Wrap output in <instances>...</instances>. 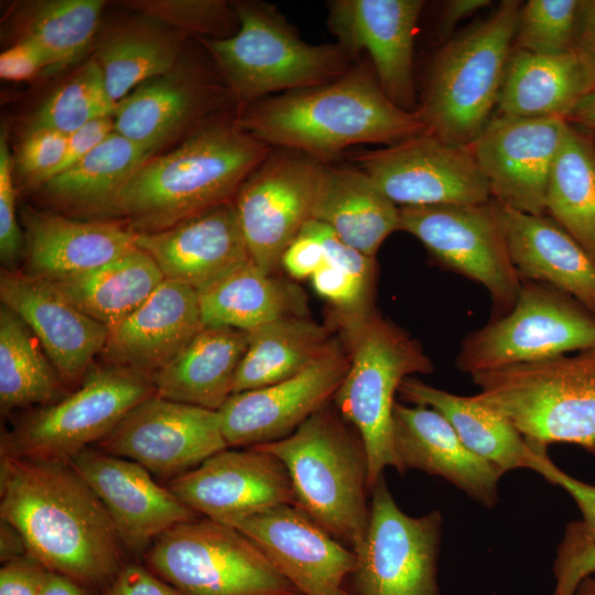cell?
<instances>
[{"label":"cell","mask_w":595,"mask_h":595,"mask_svg":"<svg viewBox=\"0 0 595 595\" xmlns=\"http://www.w3.org/2000/svg\"><path fill=\"white\" fill-rule=\"evenodd\" d=\"M0 515L50 571L95 585L121 570L115 524L69 462L1 455Z\"/></svg>","instance_id":"1"},{"label":"cell","mask_w":595,"mask_h":595,"mask_svg":"<svg viewBox=\"0 0 595 595\" xmlns=\"http://www.w3.org/2000/svg\"><path fill=\"white\" fill-rule=\"evenodd\" d=\"M236 122L269 147L322 162L351 145L389 147L428 132L415 111L398 107L386 96L368 66L353 67L320 86L258 100Z\"/></svg>","instance_id":"2"},{"label":"cell","mask_w":595,"mask_h":595,"mask_svg":"<svg viewBox=\"0 0 595 595\" xmlns=\"http://www.w3.org/2000/svg\"><path fill=\"white\" fill-rule=\"evenodd\" d=\"M271 151L236 120L209 123L170 152L149 159L123 190L117 216L136 234L166 229L232 201Z\"/></svg>","instance_id":"3"},{"label":"cell","mask_w":595,"mask_h":595,"mask_svg":"<svg viewBox=\"0 0 595 595\" xmlns=\"http://www.w3.org/2000/svg\"><path fill=\"white\" fill-rule=\"evenodd\" d=\"M336 411L327 404L289 436L256 447L285 465L296 506L355 552L370 520L368 461L359 434Z\"/></svg>","instance_id":"4"},{"label":"cell","mask_w":595,"mask_h":595,"mask_svg":"<svg viewBox=\"0 0 595 595\" xmlns=\"http://www.w3.org/2000/svg\"><path fill=\"white\" fill-rule=\"evenodd\" d=\"M334 323L349 367L333 401L365 445L371 491L387 467H399L393 446L396 393L405 378L432 372L433 364L419 342L375 311L334 315Z\"/></svg>","instance_id":"5"},{"label":"cell","mask_w":595,"mask_h":595,"mask_svg":"<svg viewBox=\"0 0 595 595\" xmlns=\"http://www.w3.org/2000/svg\"><path fill=\"white\" fill-rule=\"evenodd\" d=\"M470 377L474 396L536 450L570 443L595 455V348Z\"/></svg>","instance_id":"6"},{"label":"cell","mask_w":595,"mask_h":595,"mask_svg":"<svg viewBox=\"0 0 595 595\" xmlns=\"http://www.w3.org/2000/svg\"><path fill=\"white\" fill-rule=\"evenodd\" d=\"M521 4L501 1L437 52L415 110L428 132L461 145L480 134L497 107Z\"/></svg>","instance_id":"7"},{"label":"cell","mask_w":595,"mask_h":595,"mask_svg":"<svg viewBox=\"0 0 595 595\" xmlns=\"http://www.w3.org/2000/svg\"><path fill=\"white\" fill-rule=\"evenodd\" d=\"M239 28L221 39L202 37L234 96L247 106L286 91L320 86L345 75L351 56L337 43L304 42L270 4H232Z\"/></svg>","instance_id":"8"},{"label":"cell","mask_w":595,"mask_h":595,"mask_svg":"<svg viewBox=\"0 0 595 595\" xmlns=\"http://www.w3.org/2000/svg\"><path fill=\"white\" fill-rule=\"evenodd\" d=\"M145 561L180 595H302L251 539L208 518L159 536Z\"/></svg>","instance_id":"9"},{"label":"cell","mask_w":595,"mask_h":595,"mask_svg":"<svg viewBox=\"0 0 595 595\" xmlns=\"http://www.w3.org/2000/svg\"><path fill=\"white\" fill-rule=\"evenodd\" d=\"M153 394L152 382L136 371L106 364L91 368L73 392L6 432L1 455L68 463Z\"/></svg>","instance_id":"10"},{"label":"cell","mask_w":595,"mask_h":595,"mask_svg":"<svg viewBox=\"0 0 595 595\" xmlns=\"http://www.w3.org/2000/svg\"><path fill=\"white\" fill-rule=\"evenodd\" d=\"M595 348V316L569 294L521 281L515 306L468 334L456 357L459 370L479 371Z\"/></svg>","instance_id":"11"},{"label":"cell","mask_w":595,"mask_h":595,"mask_svg":"<svg viewBox=\"0 0 595 595\" xmlns=\"http://www.w3.org/2000/svg\"><path fill=\"white\" fill-rule=\"evenodd\" d=\"M370 520L347 595H443L439 584L443 517L409 516L382 475L370 491Z\"/></svg>","instance_id":"12"},{"label":"cell","mask_w":595,"mask_h":595,"mask_svg":"<svg viewBox=\"0 0 595 595\" xmlns=\"http://www.w3.org/2000/svg\"><path fill=\"white\" fill-rule=\"evenodd\" d=\"M399 213V230L418 238L444 268L486 288L493 318L511 311L521 280L494 199L477 205L400 207Z\"/></svg>","instance_id":"13"},{"label":"cell","mask_w":595,"mask_h":595,"mask_svg":"<svg viewBox=\"0 0 595 595\" xmlns=\"http://www.w3.org/2000/svg\"><path fill=\"white\" fill-rule=\"evenodd\" d=\"M324 164L289 149L270 152L234 197L250 259L273 274L288 246L312 219Z\"/></svg>","instance_id":"14"},{"label":"cell","mask_w":595,"mask_h":595,"mask_svg":"<svg viewBox=\"0 0 595 595\" xmlns=\"http://www.w3.org/2000/svg\"><path fill=\"white\" fill-rule=\"evenodd\" d=\"M382 193L401 207L490 202L489 185L469 145L430 132L357 156Z\"/></svg>","instance_id":"15"},{"label":"cell","mask_w":595,"mask_h":595,"mask_svg":"<svg viewBox=\"0 0 595 595\" xmlns=\"http://www.w3.org/2000/svg\"><path fill=\"white\" fill-rule=\"evenodd\" d=\"M96 446L173 478L228 447L218 411L158 394L132 408Z\"/></svg>","instance_id":"16"},{"label":"cell","mask_w":595,"mask_h":595,"mask_svg":"<svg viewBox=\"0 0 595 595\" xmlns=\"http://www.w3.org/2000/svg\"><path fill=\"white\" fill-rule=\"evenodd\" d=\"M349 357L342 340L299 374L258 389L232 393L218 410L228 447H251L292 434L333 400Z\"/></svg>","instance_id":"17"},{"label":"cell","mask_w":595,"mask_h":595,"mask_svg":"<svg viewBox=\"0 0 595 595\" xmlns=\"http://www.w3.org/2000/svg\"><path fill=\"white\" fill-rule=\"evenodd\" d=\"M567 122L496 115L469 144L491 198L515 210L545 214L550 173Z\"/></svg>","instance_id":"18"},{"label":"cell","mask_w":595,"mask_h":595,"mask_svg":"<svg viewBox=\"0 0 595 595\" xmlns=\"http://www.w3.org/2000/svg\"><path fill=\"white\" fill-rule=\"evenodd\" d=\"M167 488L194 512L228 526L278 505L296 506L285 465L256 446L217 452Z\"/></svg>","instance_id":"19"},{"label":"cell","mask_w":595,"mask_h":595,"mask_svg":"<svg viewBox=\"0 0 595 595\" xmlns=\"http://www.w3.org/2000/svg\"><path fill=\"white\" fill-rule=\"evenodd\" d=\"M302 595H347L355 552L295 505H278L235 521Z\"/></svg>","instance_id":"20"},{"label":"cell","mask_w":595,"mask_h":595,"mask_svg":"<svg viewBox=\"0 0 595 595\" xmlns=\"http://www.w3.org/2000/svg\"><path fill=\"white\" fill-rule=\"evenodd\" d=\"M422 0H334L327 24L337 44L351 57L366 51L386 96L415 111L413 52Z\"/></svg>","instance_id":"21"},{"label":"cell","mask_w":595,"mask_h":595,"mask_svg":"<svg viewBox=\"0 0 595 595\" xmlns=\"http://www.w3.org/2000/svg\"><path fill=\"white\" fill-rule=\"evenodd\" d=\"M0 299L35 335L66 388L79 387L104 349L108 326L25 271L1 269Z\"/></svg>","instance_id":"22"},{"label":"cell","mask_w":595,"mask_h":595,"mask_svg":"<svg viewBox=\"0 0 595 595\" xmlns=\"http://www.w3.org/2000/svg\"><path fill=\"white\" fill-rule=\"evenodd\" d=\"M69 464L101 500L120 541L131 549L139 550L169 529L196 519V512L133 461L87 447Z\"/></svg>","instance_id":"23"},{"label":"cell","mask_w":595,"mask_h":595,"mask_svg":"<svg viewBox=\"0 0 595 595\" xmlns=\"http://www.w3.org/2000/svg\"><path fill=\"white\" fill-rule=\"evenodd\" d=\"M202 327L197 291L164 280L134 312L109 328L100 357L106 365L151 380Z\"/></svg>","instance_id":"24"},{"label":"cell","mask_w":595,"mask_h":595,"mask_svg":"<svg viewBox=\"0 0 595 595\" xmlns=\"http://www.w3.org/2000/svg\"><path fill=\"white\" fill-rule=\"evenodd\" d=\"M136 245L153 258L165 280L196 291L251 260L234 199L166 229L137 234Z\"/></svg>","instance_id":"25"},{"label":"cell","mask_w":595,"mask_h":595,"mask_svg":"<svg viewBox=\"0 0 595 595\" xmlns=\"http://www.w3.org/2000/svg\"><path fill=\"white\" fill-rule=\"evenodd\" d=\"M393 446L401 476L418 469L445 479L486 508L498 502L504 474L470 452L436 410L396 401Z\"/></svg>","instance_id":"26"},{"label":"cell","mask_w":595,"mask_h":595,"mask_svg":"<svg viewBox=\"0 0 595 595\" xmlns=\"http://www.w3.org/2000/svg\"><path fill=\"white\" fill-rule=\"evenodd\" d=\"M26 273L48 282L102 266L137 247V234L113 220L79 219L25 207Z\"/></svg>","instance_id":"27"},{"label":"cell","mask_w":595,"mask_h":595,"mask_svg":"<svg viewBox=\"0 0 595 595\" xmlns=\"http://www.w3.org/2000/svg\"><path fill=\"white\" fill-rule=\"evenodd\" d=\"M496 205L520 280L555 288L595 316V256L547 214Z\"/></svg>","instance_id":"28"},{"label":"cell","mask_w":595,"mask_h":595,"mask_svg":"<svg viewBox=\"0 0 595 595\" xmlns=\"http://www.w3.org/2000/svg\"><path fill=\"white\" fill-rule=\"evenodd\" d=\"M152 156L153 152L113 131L76 164L40 186L42 197L55 213L111 220L123 190Z\"/></svg>","instance_id":"29"},{"label":"cell","mask_w":595,"mask_h":595,"mask_svg":"<svg viewBox=\"0 0 595 595\" xmlns=\"http://www.w3.org/2000/svg\"><path fill=\"white\" fill-rule=\"evenodd\" d=\"M218 95L199 76L174 68L141 84L118 102L115 131L154 153L216 108Z\"/></svg>","instance_id":"30"},{"label":"cell","mask_w":595,"mask_h":595,"mask_svg":"<svg viewBox=\"0 0 595 595\" xmlns=\"http://www.w3.org/2000/svg\"><path fill=\"white\" fill-rule=\"evenodd\" d=\"M595 86V72L573 50L542 55L513 48L509 55L497 113L566 119Z\"/></svg>","instance_id":"31"},{"label":"cell","mask_w":595,"mask_h":595,"mask_svg":"<svg viewBox=\"0 0 595 595\" xmlns=\"http://www.w3.org/2000/svg\"><path fill=\"white\" fill-rule=\"evenodd\" d=\"M249 333L229 326H206L151 378L155 394L218 411L232 394L237 368Z\"/></svg>","instance_id":"32"},{"label":"cell","mask_w":595,"mask_h":595,"mask_svg":"<svg viewBox=\"0 0 595 595\" xmlns=\"http://www.w3.org/2000/svg\"><path fill=\"white\" fill-rule=\"evenodd\" d=\"M400 208L360 169L324 165L312 219L329 227L346 245L376 258L400 227Z\"/></svg>","instance_id":"33"},{"label":"cell","mask_w":595,"mask_h":595,"mask_svg":"<svg viewBox=\"0 0 595 595\" xmlns=\"http://www.w3.org/2000/svg\"><path fill=\"white\" fill-rule=\"evenodd\" d=\"M206 326L252 332L273 321L306 316V295L295 284L264 273L252 260L197 291Z\"/></svg>","instance_id":"34"},{"label":"cell","mask_w":595,"mask_h":595,"mask_svg":"<svg viewBox=\"0 0 595 595\" xmlns=\"http://www.w3.org/2000/svg\"><path fill=\"white\" fill-rule=\"evenodd\" d=\"M398 393L405 402L441 413L470 452L504 475L518 468L530 469L534 456L547 452L532 447L505 418L475 396H458L414 377L405 378Z\"/></svg>","instance_id":"35"},{"label":"cell","mask_w":595,"mask_h":595,"mask_svg":"<svg viewBox=\"0 0 595 595\" xmlns=\"http://www.w3.org/2000/svg\"><path fill=\"white\" fill-rule=\"evenodd\" d=\"M164 280L153 258L134 247L93 270L50 283L82 312L110 328L134 312Z\"/></svg>","instance_id":"36"},{"label":"cell","mask_w":595,"mask_h":595,"mask_svg":"<svg viewBox=\"0 0 595 595\" xmlns=\"http://www.w3.org/2000/svg\"><path fill=\"white\" fill-rule=\"evenodd\" d=\"M333 339L326 326L306 316L277 320L250 332L232 393L270 386L299 374L317 359Z\"/></svg>","instance_id":"37"},{"label":"cell","mask_w":595,"mask_h":595,"mask_svg":"<svg viewBox=\"0 0 595 595\" xmlns=\"http://www.w3.org/2000/svg\"><path fill=\"white\" fill-rule=\"evenodd\" d=\"M152 22L134 21L109 31L98 43L97 60L108 90L119 102L141 84L175 68L180 41Z\"/></svg>","instance_id":"38"},{"label":"cell","mask_w":595,"mask_h":595,"mask_svg":"<svg viewBox=\"0 0 595 595\" xmlns=\"http://www.w3.org/2000/svg\"><path fill=\"white\" fill-rule=\"evenodd\" d=\"M545 214L595 256V145L570 123L550 173Z\"/></svg>","instance_id":"39"},{"label":"cell","mask_w":595,"mask_h":595,"mask_svg":"<svg viewBox=\"0 0 595 595\" xmlns=\"http://www.w3.org/2000/svg\"><path fill=\"white\" fill-rule=\"evenodd\" d=\"M67 394L53 364L29 326L0 307V405L2 413L52 404Z\"/></svg>","instance_id":"40"},{"label":"cell","mask_w":595,"mask_h":595,"mask_svg":"<svg viewBox=\"0 0 595 595\" xmlns=\"http://www.w3.org/2000/svg\"><path fill=\"white\" fill-rule=\"evenodd\" d=\"M104 8L102 0L28 1L14 13V30L18 40L36 43L48 72H56L77 62L91 45Z\"/></svg>","instance_id":"41"},{"label":"cell","mask_w":595,"mask_h":595,"mask_svg":"<svg viewBox=\"0 0 595 595\" xmlns=\"http://www.w3.org/2000/svg\"><path fill=\"white\" fill-rule=\"evenodd\" d=\"M117 105L97 60L91 57L44 100L25 132L52 130L69 136L96 119L113 117Z\"/></svg>","instance_id":"42"},{"label":"cell","mask_w":595,"mask_h":595,"mask_svg":"<svg viewBox=\"0 0 595 595\" xmlns=\"http://www.w3.org/2000/svg\"><path fill=\"white\" fill-rule=\"evenodd\" d=\"M580 0H529L521 4L512 47L555 55L574 50Z\"/></svg>","instance_id":"43"},{"label":"cell","mask_w":595,"mask_h":595,"mask_svg":"<svg viewBox=\"0 0 595 595\" xmlns=\"http://www.w3.org/2000/svg\"><path fill=\"white\" fill-rule=\"evenodd\" d=\"M120 3L180 32L208 39L224 37L237 17L234 6L223 0H130Z\"/></svg>","instance_id":"44"},{"label":"cell","mask_w":595,"mask_h":595,"mask_svg":"<svg viewBox=\"0 0 595 595\" xmlns=\"http://www.w3.org/2000/svg\"><path fill=\"white\" fill-rule=\"evenodd\" d=\"M67 138L52 130L25 132L14 163L18 174L29 185H43L61 164Z\"/></svg>","instance_id":"45"},{"label":"cell","mask_w":595,"mask_h":595,"mask_svg":"<svg viewBox=\"0 0 595 595\" xmlns=\"http://www.w3.org/2000/svg\"><path fill=\"white\" fill-rule=\"evenodd\" d=\"M13 166L8 136L2 130L0 136V259L3 268L9 270H15L24 241L15 214Z\"/></svg>","instance_id":"46"},{"label":"cell","mask_w":595,"mask_h":595,"mask_svg":"<svg viewBox=\"0 0 595 595\" xmlns=\"http://www.w3.org/2000/svg\"><path fill=\"white\" fill-rule=\"evenodd\" d=\"M530 469L561 487L578 507L582 519L569 522L565 530L582 540L595 541V486L559 468L547 453L537 454Z\"/></svg>","instance_id":"47"},{"label":"cell","mask_w":595,"mask_h":595,"mask_svg":"<svg viewBox=\"0 0 595 595\" xmlns=\"http://www.w3.org/2000/svg\"><path fill=\"white\" fill-rule=\"evenodd\" d=\"M552 595H574L578 584L595 573V541L582 540L564 530L553 561Z\"/></svg>","instance_id":"48"},{"label":"cell","mask_w":595,"mask_h":595,"mask_svg":"<svg viewBox=\"0 0 595 595\" xmlns=\"http://www.w3.org/2000/svg\"><path fill=\"white\" fill-rule=\"evenodd\" d=\"M47 72L46 55L33 41L18 40L0 55V77L4 80H28Z\"/></svg>","instance_id":"49"},{"label":"cell","mask_w":595,"mask_h":595,"mask_svg":"<svg viewBox=\"0 0 595 595\" xmlns=\"http://www.w3.org/2000/svg\"><path fill=\"white\" fill-rule=\"evenodd\" d=\"M47 569L30 554L4 562L0 595H40Z\"/></svg>","instance_id":"50"},{"label":"cell","mask_w":595,"mask_h":595,"mask_svg":"<svg viewBox=\"0 0 595 595\" xmlns=\"http://www.w3.org/2000/svg\"><path fill=\"white\" fill-rule=\"evenodd\" d=\"M325 262L326 257L320 240L301 230L284 250L280 264L294 279H311Z\"/></svg>","instance_id":"51"},{"label":"cell","mask_w":595,"mask_h":595,"mask_svg":"<svg viewBox=\"0 0 595 595\" xmlns=\"http://www.w3.org/2000/svg\"><path fill=\"white\" fill-rule=\"evenodd\" d=\"M113 131V117H105L96 119L71 133L67 138L63 160L52 177L76 164Z\"/></svg>","instance_id":"52"},{"label":"cell","mask_w":595,"mask_h":595,"mask_svg":"<svg viewBox=\"0 0 595 595\" xmlns=\"http://www.w3.org/2000/svg\"><path fill=\"white\" fill-rule=\"evenodd\" d=\"M107 595H180L150 570L126 565L112 580Z\"/></svg>","instance_id":"53"},{"label":"cell","mask_w":595,"mask_h":595,"mask_svg":"<svg viewBox=\"0 0 595 595\" xmlns=\"http://www.w3.org/2000/svg\"><path fill=\"white\" fill-rule=\"evenodd\" d=\"M574 51L595 72V0H580Z\"/></svg>","instance_id":"54"},{"label":"cell","mask_w":595,"mask_h":595,"mask_svg":"<svg viewBox=\"0 0 595 595\" xmlns=\"http://www.w3.org/2000/svg\"><path fill=\"white\" fill-rule=\"evenodd\" d=\"M489 0H450L443 4L439 23V34L442 39L450 37L456 24L487 7Z\"/></svg>","instance_id":"55"},{"label":"cell","mask_w":595,"mask_h":595,"mask_svg":"<svg viewBox=\"0 0 595 595\" xmlns=\"http://www.w3.org/2000/svg\"><path fill=\"white\" fill-rule=\"evenodd\" d=\"M565 121L595 136V86L580 99Z\"/></svg>","instance_id":"56"},{"label":"cell","mask_w":595,"mask_h":595,"mask_svg":"<svg viewBox=\"0 0 595 595\" xmlns=\"http://www.w3.org/2000/svg\"><path fill=\"white\" fill-rule=\"evenodd\" d=\"M40 595H85V593L76 581L47 570Z\"/></svg>","instance_id":"57"},{"label":"cell","mask_w":595,"mask_h":595,"mask_svg":"<svg viewBox=\"0 0 595 595\" xmlns=\"http://www.w3.org/2000/svg\"><path fill=\"white\" fill-rule=\"evenodd\" d=\"M26 547L19 532L6 521L1 520V561L8 562L22 556L20 553Z\"/></svg>","instance_id":"58"},{"label":"cell","mask_w":595,"mask_h":595,"mask_svg":"<svg viewBox=\"0 0 595 595\" xmlns=\"http://www.w3.org/2000/svg\"><path fill=\"white\" fill-rule=\"evenodd\" d=\"M574 595H595V573L585 577L576 587Z\"/></svg>","instance_id":"59"},{"label":"cell","mask_w":595,"mask_h":595,"mask_svg":"<svg viewBox=\"0 0 595 595\" xmlns=\"http://www.w3.org/2000/svg\"><path fill=\"white\" fill-rule=\"evenodd\" d=\"M591 136H592V134H591ZM592 138H593V141H594V145H595V136H592Z\"/></svg>","instance_id":"60"}]
</instances>
